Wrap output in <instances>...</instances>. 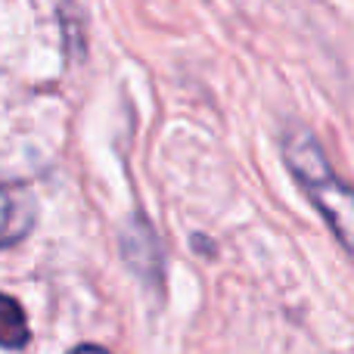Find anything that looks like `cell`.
<instances>
[{
  "label": "cell",
  "mask_w": 354,
  "mask_h": 354,
  "mask_svg": "<svg viewBox=\"0 0 354 354\" xmlns=\"http://www.w3.org/2000/svg\"><path fill=\"white\" fill-rule=\"evenodd\" d=\"M68 354H109V351L97 348V345H78V348H72Z\"/></svg>",
  "instance_id": "277c9868"
},
{
  "label": "cell",
  "mask_w": 354,
  "mask_h": 354,
  "mask_svg": "<svg viewBox=\"0 0 354 354\" xmlns=\"http://www.w3.org/2000/svg\"><path fill=\"white\" fill-rule=\"evenodd\" d=\"M28 320L16 299L0 292V348H25L28 345Z\"/></svg>",
  "instance_id": "3957f363"
},
{
  "label": "cell",
  "mask_w": 354,
  "mask_h": 354,
  "mask_svg": "<svg viewBox=\"0 0 354 354\" xmlns=\"http://www.w3.org/2000/svg\"><path fill=\"white\" fill-rule=\"evenodd\" d=\"M283 159L308 199L317 205L330 230L354 258V187L333 171L317 137L308 128H289L283 137Z\"/></svg>",
  "instance_id": "6da1fadb"
},
{
  "label": "cell",
  "mask_w": 354,
  "mask_h": 354,
  "mask_svg": "<svg viewBox=\"0 0 354 354\" xmlns=\"http://www.w3.org/2000/svg\"><path fill=\"white\" fill-rule=\"evenodd\" d=\"M37 199L28 183L0 180V249L16 245L35 230Z\"/></svg>",
  "instance_id": "7a4b0ae2"
}]
</instances>
